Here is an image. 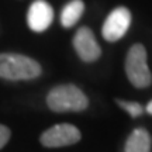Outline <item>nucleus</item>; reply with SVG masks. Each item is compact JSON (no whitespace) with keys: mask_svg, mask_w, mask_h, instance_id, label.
<instances>
[{"mask_svg":"<svg viewBox=\"0 0 152 152\" xmlns=\"http://www.w3.org/2000/svg\"><path fill=\"white\" fill-rule=\"evenodd\" d=\"M47 106L55 113L83 111L89 107V99L75 85H59L47 94Z\"/></svg>","mask_w":152,"mask_h":152,"instance_id":"f03ea898","label":"nucleus"},{"mask_svg":"<svg viewBox=\"0 0 152 152\" xmlns=\"http://www.w3.org/2000/svg\"><path fill=\"white\" fill-rule=\"evenodd\" d=\"M54 21V10L48 1L35 0L27 13V24L34 33H42Z\"/></svg>","mask_w":152,"mask_h":152,"instance_id":"0eeeda50","label":"nucleus"},{"mask_svg":"<svg viewBox=\"0 0 152 152\" xmlns=\"http://www.w3.org/2000/svg\"><path fill=\"white\" fill-rule=\"evenodd\" d=\"M73 48L85 62H94L100 58L102 48L90 28L80 27L73 37Z\"/></svg>","mask_w":152,"mask_h":152,"instance_id":"423d86ee","label":"nucleus"},{"mask_svg":"<svg viewBox=\"0 0 152 152\" xmlns=\"http://www.w3.org/2000/svg\"><path fill=\"white\" fill-rule=\"evenodd\" d=\"M117 102V104H118L121 109L124 110V111H127V113L130 114L131 117H140L141 114H144V111H145V109L142 107L140 103H137V102H125V100H115Z\"/></svg>","mask_w":152,"mask_h":152,"instance_id":"9d476101","label":"nucleus"},{"mask_svg":"<svg viewBox=\"0 0 152 152\" xmlns=\"http://www.w3.org/2000/svg\"><path fill=\"white\" fill-rule=\"evenodd\" d=\"M131 13L127 7H117L110 13L102 28L103 38L109 42H115L124 37L131 26Z\"/></svg>","mask_w":152,"mask_h":152,"instance_id":"39448f33","label":"nucleus"},{"mask_svg":"<svg viewBox=\"0 0 152 152\" xmlns=\"http://www.w3.org/2000/svg\"><path fill=\"white\" fill-rule=\"evenodd\" d=\"M80 138L82 134L77 127L68 123H62L44 131L39 137V142L47 148H61L73 145L80 141Z\"/></svg>","mask_w":152,"mask_h":152,"instance_id":"20e7f679","label":"nucleus"},{"mask_svg":"<svg viewBox=\"0 0 152 152\" xmlns=\"http://www.w3.org/2000/svg\"><path fill=\"white\" fill-rule=\"evenodd\" d=\"M125 73L137 89H145L152 83V73L148 68L147 49L142 44H134L125 58Z\"/></svg>","mask_w":152,"mask_h":152,"instance_id":"7ed1b4c3","label":"nucleus"},{"mask_svg":"<svg viewBox=\"0 0 152 152\" xmlns=\"http://www.w3.org/2000/svg\"><path fill=\"white\" fill-rule=\"evenodd\" d=\"M151 137L145 128H135L131 132L124 145V152H149Z\"/></svg>","mask_w":152,"mask_h":152,"instance_id":"6e6552de","label":"nucleus"},{"mask_svg":"<svg viewBox=\"0 0 152 152\" xmlns=\"http://www.w3.org/2000/svg\"><path fill=\"white\" fill-rule=\"evenodd\" d=\"M10 137H11L10 128L3 124H0V149L6 147V144L10 141Z\"/></svg>","mask_w":152,"mask_h":152,"instance_id":"9b49d317","label":"nucleus"},{"mask_svg":"<svg viewBox=\"0 0 152 152\" xmlns=\"http://www.w3.org/2000/svg\"><path fill=\"white\" fill-rule=\"evenodd\" d=\"M145 111H147L148 114H151V115H152V100L147 104V107H145Z\"/></svg>","mask_w":152,"mask_h":152,"instance_id":"f8f14e48","label":"nucleus"},{"mask_svg":"<svg viewBox=\"0 0 152 152\" xmlns=\"http://www.w3.org/2000/svg\"><path fill=\"white\" fill-rule=\"evenodd\" d=\"M83 11H85V3L82 0H71L62 9V13H61V24L66 28L73 27L76 23L80 20Z\"/></svg>","mask_w":152,"mask_h":152,"instance_id":"1a4fd4ad","label":"nucleus"},{"mask_svg":"<svg viewBox=\"0 0 152 152\" xmlns=\"http://www.w3.org/2000/svg\"><path fill=\"white\" fill-rule=\"evenodd\" d=\"M42 73L35 59L21 54H0V77L6 80H33Z\"/></svg>","mask_w":152,"mask_h":152,"instance_id":"f257e3e1","label":"nucleus"}]
</instances>
